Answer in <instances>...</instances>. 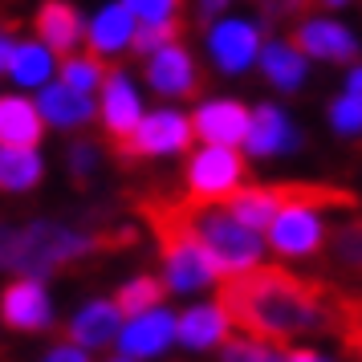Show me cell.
Returning <instances> with one entry per match:
<instances>
[{"instance_id": "cell-1", "label": "cell", "mask_w": 362, "mask_h": 362, "mask_svg": "<svg viewBox=\"0 0 362 362\" xmlns=\"http://www.w3.org/2000/svg\"><path fill=\"white\" fill-rule=\"evenodd\" d=\"M334 301H338V285L293 273L285 264H257L252 273L220 281L216 293V305L224 310L236 334L273 350H289L293 338L329 329Z\"/></svg>"}, {"instance_id": "cell-24", "label": "cell", "mask_w": 362, "mask_h": 362, "mask_svg": "<svg viewBox=\"0 0 362 362\" xmlns=\"http://www.w3.org/2000/svg\"><path fill=\"white\" fill-rule=\"evenodd\" d=\"M163 297H167V285L163 277H155V273H139V277L122 281L115 293V305L118 313L131 322V317H143L151 310H163Z\"/></svg>"}, {"instance_id": "cell-11", "label": "cell", "mask_w": 362, "mask_h": 362, "mask_svg": "<svg viewBox=\"0 0 362 362\" xmlns=\"http://www.w3.org/2000/svg\"><path fill=\"white\" fill-rule=\"evenodd\" d=\"M248 110L240 98H212L199 102V110L192 115V134H196L204 147H245L248 139Z\"/></svg>"}, {"instance_id": "cell-23", "label": "cell", "mask_w": 362, "mask_h": 362, "mask_svg": "<svg viewBox=\"0 0 362 362\" xmlns=\"http://www.w3.org/2000/svg\"><path fill=\"white\" fill-rule=\"evenodd\" d=\"M45 180V159L37 151H0V196H25Z\"/></svg>"}, {"instance_id": "cell-31", "label": "cell", "mask_w": 362, "mask_h": 362, "mask_svg": "<svg viewBox=\"0 0 362 362\" xmlns=\"http://www.w3.org/2000/svg\"><path fill=\"white\" fill-rule=\"evenodd\" d=\"M69 159V175H74V183H90V175L98 171V143L94 139H74L66 151Z\"/></svg>"}, {"instance_id": "cell-38", "label": "cell", "mask_w": 362, "mask_h": 362, "mask_svg": "<svg viewBox=\"0 0 362 362\" xmlns=\"http://www.w3.org/2000/svg\"><path fill=\"white\" fill-rule=\"evenodd\" d=\"M313 4H326V8H338V4H346V0H313Z\"/></svg>"}, {"instance_id": "cell-30", "label": "cell", "mask_w": 362, "mask_h": 362, "mask_svg": "<svg viewBox=\"0 0 362 362\" xmlns=\"http://www.w3.org/2000/svg\"><path fill=\"white\" fill-rule=\"evenodd\" d=\"M139 25H163V21H180L183 0H118Z\"/></svg>"}, {"instance_id": "cell-9", "label": "cell", "mask_w": 362, "mask_h": 362, "mask_svg": "<svg viewBox=\"0 0 362 362\" xmlns=\"http://www.w3.org/2000/svg\"><path fill=\"white\" fill-rule=\"evenodd\" d=\"M0 326L13 334H49L53 329V301L45 281L13 277L0 289Z\"/></svg>"}, {"instance_id": "cell-5", "label": "cell", "mask_w": 362, "mask_h": 362, "mask_svg": "<svg viewBox=\"0 0 362 362\" xmlns=\"http://www.w3.org/2000/svg\"><path fill=\"white\" fill-rule=\"evenodd\" d=\"M180 216L187 232L199 240V248L212 257V264L220 269V281L252 273L264 257V240L257 232H248L245 224H236L224 204H204L180 192Z\"/></svg>"}, {"instance_id": "cell-39", "label": "cell", "mask_w": 362, "mask_h": 362, "mask_svg": "<svg viewBox=\"0 0 362 362\" xmlns=\"http://www.w3.org/2000/svg\"><path fill=\"white\" fill-rule=\"evenodd\" d=\"M110 362H131V358H122V354H118V358H110Z\"/></svg>"}, {"instance_id": "cell-2", "label": "cell", "mask_w": 362, "mask_h": 362, "mask_svg": "<svg viewBox=\"0 0 362 362\" xmlns=\"http://www.w3.org/2000/svg\"><path fill=\"white\" fill-rule=\"evenodd\" d=\"M139 245L134 228H69L57 220L0 224V269L17 277H49L69 264L102 261Z\"/></svg>"}, {"instance_id": "cell-21", "label": "cell", "mask_w": 362, "mask_h": 362, "mask_svg": "<svg viewBox=\"0 0 362 362\" xmlns=\"http://www.w3.org/2000/svg\"><path fill=\"white\" fill-rule=\"evenodd\" d=\"M293 143H297V131H293V122H289V115L281 106H273V102H261L252 110V118H248V139H245L248 155L269 159V155L289 151Z\"/></svg>"}, {"instance_id": "cell-28", "label": "cell", "mask_w": 362, "mask_h": 362, "mask_svg": "<svg viewBox=\"0 0 362 362\" xmlns=\"http://www.w3.org/2000/svg\"><path fill=\"white\" fill-rule=\"evenodd\" d=\"M183 37V17L180 21H163V25H139V33H134V45L131 49L139 57H151V53L167 49V45H175Z\"/></svg>"}, {"instance_id": "cell-27", "label": "cell", "mask_w": 362, "mask_h": 362, "mask_svg": "<svg viewBox=\"0 0 362 362\" xmlns=\"http://www.w3.org/2000/svg\"><path fill=\"white\" fill-rule=\"evenodd\" d=\"M326 257L334 269H342L346 277L362 281V220H346V224H338L329 232Z\"/></svg>"}, {"instance_id": "cell-33", "label": "cell", "mask_w": 362, "mask_h": 362, "mask_svg": "<svg viewBox=\"0 0 362 362\" xmlns=\"http://www.w3.org/2000/svg\"><path fill=\"white\" fill-rule=\"evenodd\" d=\"M264 21H305L310 8H317L313 0H261Z\"/></svg>"}, {"instance_id": "cell-34", "label": "cell", "mask_w": 362, "mask_h": 362, "mask_svg": "<svg viewBox=\"0 0 362 362\" xmlns=\"http://www.w3.org/2000/svg\"><path fill=\"white\" fill-rule=\"evenodd\" d=\"M17 17H0V74H8V62L17 53Z\"/></svg>"}, {"instance_id": "cell-37", "label": "cell", "mask_w": 362, "mask_h": 362, "mask_svg": "<svg viewBox=\"0 0 362 362\" xmlns=\"http://www.w3.org/2000/svg\"><path fill=\"white\" fill-rule=\"evenodd\" d=\"M346 98H354L362 106V69H354V74L346 78Z\"/></svg>"}, {"instance_id": "cell-14", "label": "cell", "mask_w": 362, "mask_h": 362, "mask_svg": "<svg viewBox=\"0 0 362 362\" xmlns=\"http://www.w3.org/2000/svg\"><path fill=\"white\" fill-rule=\"evenodd\" d=\"M122 326H127V317L118 313L115 297H94V301H86L82 310L62 326V342L78 346V350L90 354V350H102V346L118 342Z\"/></svg>"}, {"instance_id": "cell-32", "label": "cell", "mask_w": 362, "mask_h": 362, "mask_svg": "<svg viewBox=\"0 0 362 362\" xmlns=\"http://www.w3.org/2000/svg\"><path fill=\"white\" fill-rule=\"evenodd\" d=\"M329 127H334L338 134H346V139H358L362 134V106L342 94V98L329 106Z\"/></svg>"}, {"instance_id": "cell-4", "label": "cell", "mask_w": 362, "mask_h": 362, "mask_svg": "<svg viewBox=\"0 0 362 362\" xmlns=\"http://www.w3.org/2000/svg\"><path fill=\"white\" fill-rule=\"evenodd\" d=\"M134 212L159 245L163 285L171 293H199L212 281H220V269L212 264V257L199 248V240L183 224L180 192H143V196H134Z\"/></svg>"}, {"instance_id": "cell-25", "label": "cell", "mask_w": 362, "mask_h": 362, "mask_svg": "<svg viewBox=\"0 0 362 362\" xmlns=\"http://www.w3.org/2000/svg\"><path fill=\"white\" fill-rule=\"evenodd\" d=\"M57 74V57H53L41 41H17V53L8 62V78L17 86H49V78Z\"/></svg>"}, {"instance_id": "cell-35", "label": "cell", "mask_w": 362, "mask_h": 362, "mask_svg": "<svg viewBox=\"0 0 362 362\" xmlns=\"http://www.w3.org/2000/svg\"><path fill=\"white\" fill-rule=\"evenodd\" d=\"M41 362H94V358H90L86 350H78V346H69V342H57V346H53V350H49V354H45Z\"/></svg>"}, {"instance_id": "cell-10", "label": "cell", "mask_w": 362, "mask_h": 362, "mask_svg": "<svg viewBox=\"0 0 362 362\" xmlns=\"http://www.w3.org/2000/svg\"><path fill=\"white\" fill-rule=\"evenodd\" d=\"M98 122L102 134H106V147L115 151L118 143H127L134 134V127L143 122V102H139V90L127 78L122 66H110L106 82L98 90Z\"/></svg>"}, {"instance_id": "cell-22", "label": "cell", "mask_w": 362, "mask_h": 362, "mask_svg": "<svg viewBox=\"0 0 362 362\" xmlns=\"http://www.w3.org/2000/svg\"><path fill=\"white\" fill-rule=\"evenodd\" d=\"M261 74L269 86H277L285 94H293L305 86V57L289 41H264L261 45Z\"/></svg>"}, {"instance_id": "cell-19", "label": "cell", "mask_w": 362, "mask_h": 362, "mask_svg": "<svg viewBox=\"0 0 362 362\" xmlns=\"http://www.w3.org/2000/svg\"><path fill=\"white\" fill-rule=\"evenodd\" d=\"M37 110L45 118V127L78 134L98 118V102L86 98V94H74V90H66L62 82H49L41 90V98H37Z\"/></svg>"}, {"instance_id": "cell-7", "label": "cell", "mask_w": 362, "mask_h": 362, "mask_svg": "<svg viewBox=\"0 0 362 362\" xmlns=\"http://www.w3.org/2000/svg\"><path fill=\"white\" fill-rule=\"evenodd\" d=\"M192 118L180 110H151L134 127L127 143H118L110 155L118 163H143V159H163V155H183L192 147Z\"/></svg>"}, {"instance_id": "cell-29", "label": "cell", "mask_w": 362, "mask_h": 362, "mask_svg": "<svg viewBox=\"0 0 362 362\" xmlns=\"http://www.w3.org/2000/svg\"><path fill=\"white\" fill-rule=\"evenodd\" d=\"M285 350H273L264 342H252L245 334H232L228 342L220 346V362H281Z\"/></svg>"}, {"instance_id": "cell-8", "label": "cell", "mask_w": 362, "mask_h": 362, "mask_svg": "<svg viewBox=\"0 0 362 362\" xmlns=\"http://www.w3.org/2000/svg\"><path fill=\"white\" fill-rule=\"evenodd\" d=\"M143 78H147V86L167 102H192V98L204 94L199 62L183 41L167 45V49H159V53H151L147 66H143Z\"/></svg>"}, {"instance_id": "cell-6", "label": "cell", "mask_w": 362, "mask_h": 362, "mask_svg": "<svg viewBox=\"0 0 362 362\" xmlns=\"http://www.w3.org/2000/svg\"><path fill=\"white\" fill-rule=\"evenodd\" d=\"M248 180V159L232 147H199L183 167V196L204 204H224Z\"/></svg>"}, {"instance_id": "cell-16", "label": "cell", "mask_w": 362, "mask_h": 362, "mask_svg": "<svg viewBox=\"0 0 362 362\" xmlns=\"http://www.w3.org/2000/svg\"><path fill=\"white\" fill-rule=\"evenodd\" d=\"M171 342H175V313L171 310H151L143 317H131L118 334V350L131 362L159 358Z\"/></svg>"}, {"instance_id": "cell-12", "label": "cell", "mask_w": 362, "mask_h": 362, "mask_svg": "<svg viewBox=\"0 0 362 362\" xmlns=\"http://www.w3.org/2000/svg\"><path fill=\"white\" fill-rule=\"evenodd\" d=\"M285 41L301 57H322V62H334V66H350L358 57L354 33L346 29L342 21H329V17H305Z\"/></svg>"}, {"instance_id": "cell-18", "label": "cell", "mask_w": 362, "mask_h": 362, "mask_svg": "<svg viewBox=\"0 0 362 362\" xmlns=\"http://www.w3.org/2000/svg\"><path fill=\"white\" fill-rule=\"evenodd\" d=\"M134 33H139V21L122 8V4H106V8H98L94 13V21L86 25V41H82V49L86 53H94V57H115V53L122 49H131L134 45Z\"/></svg>"}, {"instance_id": "cell-15", "label": "cell", "mask_w": 362, "mask_h": 362, "mask_svg": "<svg viewBox=\"0 0 362 362\" xmlns=\"http://www.w3.org/2000/svg\"><path fill=\"white\" fill-rule=\"evenodd\" d=\"M33 33L37 41L53 53V57H74L86 41V21L74 8V0H41V8L33 13Z\"/></svg>"}, {"instance_id": "cell-17", "label": "cell", "mask_w": 362, "mask_h": 362, "mask_svg": "<svg viewBox=\"0 0 362 362\" xmlns=\"http://www.w3.org/2000/svg\"><path fill=\"white\" fill-rule=\"evenodd\" d=\"M45 139V118L33 98L4 94L0 98V151H37Z\"/></svg>"}, {"instance_id": "cell-3", "label": "cell", "mask_w": 362, "mask_h": 362, "mask_svg": "<svg viewBox=\"0 0 362 362\" xmlns=\"http://www.w3.org/2000/svg\"><path fill=\"white\" fill-rule=\"evenodd\" d=\"M281 212L264 228V240L281 261H310L329 245V216L358 212L362 199L334 183H277Z\"/></svg>"}, {"instance_id": "cell-26", "label": "cell", "mask_w": 362, "mask_h": 362, "mask_svg": "<svg viewBox=\"0 0 362 362\" xmlns=\"http://www.w3.org/2000/svg\"><path fill=\"white\" fill-rule=\"evenodd\" d=\"M106 74H110V62H102V57H94V53L78 49L74 57H66V62L57 66V82L66 86V90H74V94L94 98V90H102Z\"/></svg>"}, {"instance_id": "cell-36", "label": "cell", "mask_w": 362, "mask_h": 362, "mask_svg": "<svg viewBox=\"0 0 362 362\" xmlns=\"http://www.w3.org/2000/svg\"><path fill=\"white\" fill-rule=\"evenodd\" d=\"M281 362H329V358H322L317 350H305V346H289V350L281 354Z\"/></svg>"}, {"instance_id": "cell-13", "label": "cell", "mask_w": 362, "mask_h": 362, "mask_svg": "<svg viewBox=\"0 0 362 362\" xmlns=\"http://www.w3.org/2000/svg\"><path fill=\"white\" fill-rule=\"evenodd\" d=\"M261 29L252 21L240 17H224L208 29V53L220 74H245L257 57H261Z\"/></svg>"}, {"instance_id": "cell-20", "label": "cell", "mask_w": 362, "mask_h": 362, "mask_svg": "<svg viewBox=\"0 0 362 362\" xmlns=\"http://www.w3.org/2000/svg\"><path fill=\"white\" fill-rule=\"evenodd\" d=\"M228 338H232V326L216 301L192 305V310H183L175 317V342L183 350H216V346H224Z\"/></svg>"}]
</instances>
